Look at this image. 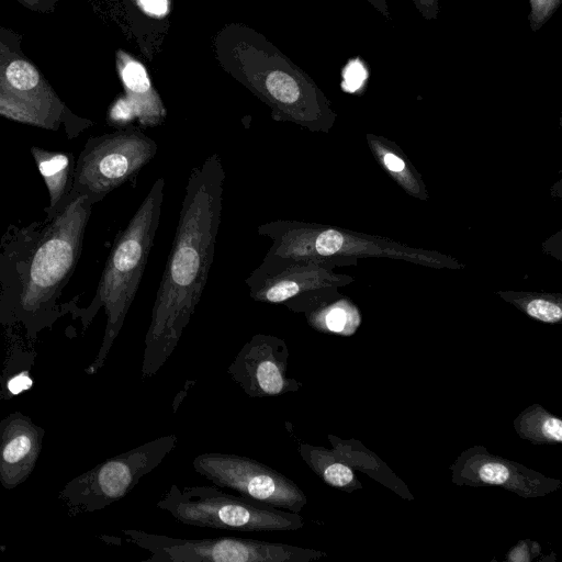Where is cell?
I'll return each mask as SVG.
<instances>
[{
	"mask_svg": "<svg viewBox=\"0 0 562 562\" xmlns=\"http://www.w3.org/2000/svg\"><path fill=\"white\" fill-rule=\"evenodd\" d=\"M92 204L93 201L87 194L78 193L45 232L25 276L20 299L24 310H37L71 273L80 256Z\"/></svg>",
	"mask_w": 562,
	"mask_h": 562,
	"instance_id": "277c9868",
	"label": "cell"
},
{
	"mask_svg": "<svg viewBox=\"0 0 562 562\" xmlns=\"http://www.w3.org/2000/svg\"><path fill=\"white\" fill-rule=\"evenodd\" d=\"M38 170L46 183L54 209L64 196L70 176V157L65 153H52L38 147L31 148Z\"/></svg>",
	"mask_w": 562,
	"mask_h": 562,
	"instance_id": "5bb4252c",
	"label": "cell"
},
{
	"mask_svg": "<svg viewBox=\"0 0 562 562\" xmlns=\"http://www.w3.org/2000/svg\"><path fill=\"white\" fill-rule=\"evenodd\" d=\"M157 149V143L136 127L91 138L75 168V188L93 203L100 201L136 177Z\"/></svg>",
	"mask_w": 562,
	"mask_h": 562,
	"instance_id": "8992f818",
	"label": "cell"
},
{
	"mask_svg": "<svg viewBox=\"0 0 562 562\" xmlns=\"http://www.w3.org/2000/svg\"><path fill=\"white\" fill-rule=\"evenodd\" d=\"M245 283L256 302L283 305L294 313H308L331 280L319 265L297 262L265 272L254 270Z\"/></svg>",
	"mask_w": 562,
	"mask_h": 562,
	"instance_id": "8fae6325",
	"label": "cell"
},
{
	"mask_svg": "<svg viewBox=\"0 0 562 562\" xmlns=\"http://www.w3.org/2000/svg\"><path fill=\"white\" fill-rule=\"evenodd\" d=\"M138 3L146 12L155 15H161L168 9L166 0H138Z\"/></svg>",
	"mask_w": 562,
	"mask_h": 562,
	"instance_id": "d4e9b609",
	"label": "cell"
},
{
	"mask_svg": "<svg viewBox=\"0 0 562 562\" xmlns=\"http://www.w3.org/2000/svg\"><path fill=\"white\" fill-rule=\"evenodd\" d=\"M132 116H135V113L127 99L120 100L111 112V117L115 121H126Z\"/></svg>",
	"mask_w": 562,
	"mask_h": 562,
	"instance_id": "cb8c5ba5",
	"label": "cell"
},
{
	"mask_svg": "<svg viewBox=\"0 0 562 562\" xmlns=\"http://www.w3.org/2000/svg\"><path fill=\"white\" fill-rule=\"evenodd\" d=\"M122 532L150 553L144 562H306L318 555L289 543L237 537L186 539L138 529Z\"/></svg>",
	"mask_w": 562,
	"mask_h": 562,
	"instance_id": "5b68a950",
	"label": "cell"
},
{
	"mask_svg": "<svg viewBox=\"0 0 562 562\" xmlns=\"http://www.w3.org/2000/svg\"><path fill=\"white\" fill-rule=\"evenodd\" d=\"M347 321L346 312L340 307H333L324 315V326L334 333H339L344 329Z\"/></svg>",
	"mask_w": 562,
	"mask_h": 562,
	"instance_id": "ffe728a7",
	"label": "cell"
},
{
	"mask_svg": "<svg viewBox=\"0 0 562 562\" xmlns=\"http://www.w3.org/2000/svg\"><path fill=\"white\" fill-rule=\"evenodd\" d=\"M369 4L382 15V18L389 20L391 16L387 0H367Z\"/></svg>",
	"mask_w": 562,
	"mask_h": 562,
	"instance_id": "4316f807",
	"label": "cell"
},
{
	"mask_svg": "<svg viewBox=\"0 0 562 562\" xmlns=\"http://www.w3.org/2000/svg\"><path fill=\"white\" fill-rule=\"evenodd\" d=\"M192 465L198 474L214 485L274 508L300 513L306 503L304 493L294 481L246 456L205 452L198 454Z\"/></svg>",
	"mask_w": 562,
	"mask_h": 562,
	"instance_id": "ba28073f",
	"label": "cell"
},
{
	"mask_svg": "<svg viewBox=\"0 0 562 562\" xmlns=\"http://www.w3.org/2000/svg\"><path fill=\"white\" fill-rule=\"evenodd\" d=\"M528 22L533 32L539 31L558 11L562 0H528Z\"/></svg>",
	"mask_w": 562,
	"mask_h": 562,
	"instance_id": "e0dca14e",
	"label": "cell"
},
{
	"mask_svg": "<svg viewBox=\"0 0 562 562\" xmlns=\"http://www.w3.org/2000/svg\"><path fill=\"white\" fill-rule=\"evenodd\" d=\"M156 506L176 520L201 528L243 532L291 531L303 527L299 513L228 494L216 485L172 484Z\"/></svg>",
	"mask_w": 562,
	"mask_h": 562,
	"instance_id": "3957f363",
	"label": "cell"
},
{
	"mask_svg": "<svg viewBox=\"0 0 562 562\" xmlns=\"http://www.w3.org/2000/svg\"><path fill=\"white\" fill-rule=\"evenodd\" d=\"M543 435L558 442L562 441V420L557 417H549L542 424Z\"/></svg>",
	"mask_w": 562,
	"mask_h": 562,
	"instance_id": "7402d4cb",
	"label": "cell"
},
{
	"mask_svg": "<svg viewBox=\"0 0 562 562\" xmlns=\"http://www.w3.org/2000/svg\"><path fill=\"white\" fill-rule=\"evenodd\" d=\"M479 476L485 483L498 485L508 480L509 470L502 463L490 462L480 468Z\"/></svg>",
	"mask_w": 562,
	"mask_h": 562,
	"instance_id": "d6986e66",
	"label": "cell"
},
{
	"mask_svg": "<svg viewBox=\"0 0 562 562\" xmlns=\"http://www.w3.org/2000/svg\"><path fill=\"white\" fill-rule=\"evenodd\" d=\"M311 467L322 465L321 475L324 481L335 487L348 485L353 479L352 470L341 462L307 461Z\"/></svg>",
	"mask_w": 562,
	"mask_h": 562,
	"instance_id": "2e32d148",
	"label": "cell"
},
{
	"mask_svg": "<svg viewBox=\"0 0 562 562\" xmlns=\"http://www.w3.org/2000/svg\"><path fill=\"white\" fill-rule=\"evenodd\" d=\"M225 176L216 153L190 172L145 335L143 379L156 375L172 355L202 297L215 255Z\"/></svg>",
	"mask_w": 562,
	"mask_h": 562,
	"instance_id": "6da1fadb",
	"label": "cell"
},
{
	"mask_svg": "<svg viewBox=\"0 0 562 562\" xmlns=\"http://www.w3.org/2000/svg\"><path fill=\"white\" fill-rule=\"evenodd\" d=\"M527 313L539 321L555 323L562 318V310L553 302L536 299L527 304Z\"/></svg>",
	"mask_w": 562,
	"mask_h": 562,
	"instance_id": "ac0fdd59",
	"label": "cell"
},
{
	"mask_svg": "<svg viewBox=\"0 0 562 562\" xmlns=\"http://www.w3.org/2000/svg\"><path fill=\"white\" fill-rule=\"evenodd\" d=\"M165 179L158 178L126 227L117 235L102 271L92 306L104 307L106 327L94 362L87 369L97 372L117 337L135 299L159 226Z\"/></svg>",
	"mask_w": 562,
	"mask_h": 562,
	"instance_id": "7a4b0ae2",
	"label": "cell"
},
{
	"mask_svg": "<svg viewBox=\"0 0 562 562\" xmlns=\"http://www.w3.org/2000/svg\"><path fill=\"white\" fill-rule=\"evenodd\" d=\"M121 76L127 91V100L140 125H160L166 117V110L151 87L146 69L138 61L127 58L121 68Z\"/></svg>",
	"mask_w": 562,
	"mask_h": 562,
	"instance_id": "4fadbf2b",
	"label": "cell"
},
{
	"mask_svg": "<svg viewBox=\"0 0 562 562\" xmlns=\"http://www.w3.org/2000/svg\"><path fill=\"white\" fill-rule=\"evenodd\" d=\"M247 87L272 110V117L314 130L329 117L321 90L303 71L290 66L273 67L262 75H245Z\"/></svg>",
	"mask_w": 562,
	"mask_h": 562,
	"instance_id": "9c48e42d",
	"label": "cell"
},
{
	"mask_svg": "<svg viewBox=\"0 0 562 562\" xmlns=\"http://www.w3.org/2000/svg\"><path fill=\"white\" fill-rule=\"evenodd\" d=\"M383 160L385 166L394 172H401L405 168V162L392 153L385 154Z\"/></svg>",
	"mask_w": 562,
	"mask_h": 562,
	"instance_id": "484cf974",
	"label": "cell"
},
{
	"mask_svg": "<svg viewBox=\"0 0 562 562\" xmlns=\"http://www.w3.org/2000/svg\"><path fill=\"white\" fill-rule=\"evenodd\" d=\"M289 348L280 337L255 334L235 356L226 373L249 397L279 396L300 389L288 375Z\"/></svg>",
	"mask_w": 562,
	"mask_h": 562,
	"instance_id": "30bf717a",
	"label": "cell"
},
{
	"mask_svg": "<svg viewBox=\"0 0 562 562\" xmlns=\"http://www.w3.org/2000/svg\"><path fill=\"white\" fill-rule=\"evenodd\" d=\"M420 16L427 21L436 20L440 12V0H412Z\"/></svg>",
	"mask_w": 562,
	"mask_h": 562,
	"instance_id": "44dd1931",
	"label": "cell"
},
{
	"mask_svg": "<svg viewBox=\"0 0 562 562\" xmlns=\"http://www.w3.org/2000/svg\"><path fill=\"white\" fill-rule=\"evenodd\" d=\"M7 386L10 393L15 395L25 390H29L32 386V380L26 372H22L11 378L8 381Z\"/></svg>",
	"mask_w": 562,
	"mask_h": 562,
	"instance_id": "603a6c76",
	"label": "cell"
},
{
	"mask_svg": "<svg viewBox=\"0 0 562 562\" xmlns=\"http://www.w3.org/2000/svg\"><path fill=\"white\" fill-rule=\"evenodd\" d=\"M43 430L21 414L0 426V482L7 488L22 483L34 469Z\"/></svg>",
	"mask_w": 562,
	"mask_h": 562,
	"instance_id": "7c38bea8",
	"label": "cell"
},
{
	"mask_svg": "<svg viewBox=\"0 0 562 562\" xmlns=\"http://www.w3.org/2000/svg\"><path fill=\"white\" fill-rule=\"evenodd\" d=\"M178 438L167 435L106 459L72 480L63 495L85 510H99L126 496L175 449Z\"/></svg>",
	"mask_w": 562,
	"mask_h": 562,
	"instance_id": "52a82bcc",
	"label": "cell"
},
{
	"mask_svg": "<svg viewBox=\"0 0 562 562\" xmlns=\"http://www.w3.org/2000/svg\"><path fill=\"white\" fill-rule=\"evenodd\" d=\"M5 76L9 83L21 91L36 87L40 80L37 70L24 60L12 61L7 68Z\"/></svg>",
	"mask_w": 562,
	"mask_h": 562,
	"instance_id": "9a60e30c",
	"label": "cell"
}]
</instances>
